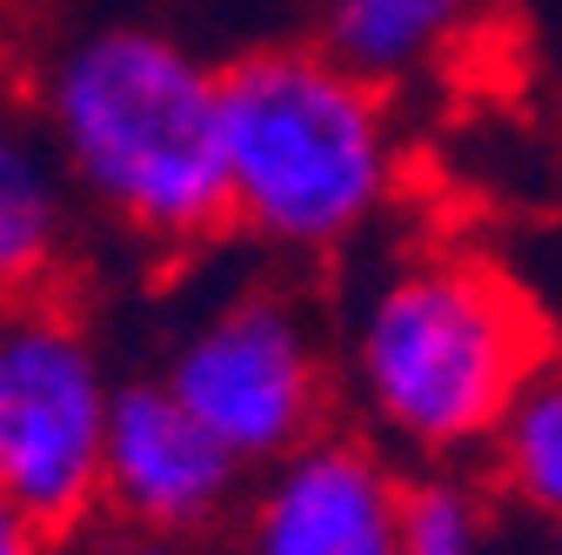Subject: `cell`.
Here are the masks:
<instances>
[{
    "mask_svg": "<svg viewBox=\"0 0 562 555\" xmlns=\"http://www.w3.org/2000/svg\"><path fill=\"white\" fill-rule=\"evenodd\" d=\"M34 127L94 222L148 254L228 235L222 67L148 21L75 27L34 81Z\"/></svg>",
    "mask_w": 562,
    "mask_h": 555,
    "instance_id": "cell-1",
    "label": "cell"
},
{
    "mask_svg": "<svg viewBox=\"0 0 562 555\" xmlns=\"http://www.w3.org/2000/svg\"><path fill=\"white\" fill-rule=\"evenodd\" d=\"M536 362L529 295L456 241H415L369 268L335 328V395L382 455L422 475L482 462Z\"/></svg>",
    "mask_w": 562,
    "mask_h": 555,
    "instance_id": "cell-2",
    "label": "cell"
},
{
    "mask_svg": "<svg viewBox=\"0 0 562 555\" xmlns=\"http://www.w3.org/2000/svg\"><path fill=\"white\" fill-rule=\"evenodd\" d=\"M228 235L274 261H335L402 201L408 148L395 94L315 41H274L222 67Z\"/></svg>",
    "mask_w": 562,
    "mask_h": 555,
    "instance_id": "cell-3",
    "label": "cell"
},
{
    "mask_svg": "<svg viewBox=\"0 0 562 555\" xmlns=\"http://www.w3.org/2000/svg\"><path fill=\"white\" fill-rule=\"evenodd\" d=\"M155 382L215 435L241 468L328 435L335 408V335L302 288L255 274L207 295L168 341Z\"/></svg>",
    "mask_w": 562,
    "mask_h": 555,
    "instance_id": "cell-4",
    "label": "cell"
},
{
    "mask_svg": "<svg viewBox=\"0 0 562 555\" xmlns=\"http://www.w3.org/2000/svg\"><path fill=\"white\" fill-rule=\"evenodd\" d=\"M114 369L81 308L54 295L0 302V496L47 535L101 509Z\"/></svg>",
    "mask_w": 562,
    "mask_h": 555,
    "instance_id": "cell-5",
    "label": "cell"
},
{
    "mask_svg": "<svg viewBox=\"0 0 562 555\" xmlns=\"http://www.w3.org/2000/svg\"><path fill=\"white\" fill-rule=\"evenodd\" d=\"M415 482L369 435H315L308 449L261 468L235 555H415Z\"/></svg>",
    "mask_w": 562,
    "mask_h": 555,
    "instance_id": "cell-6",
    "label": "cell"
},
{
    "mask_svg": "<svg viewBox=\"0 0 562 555\" xmlns=\"http://www.w3.org/2000/svg\"><path fill=\"white\" fill-rule=\"evenodd\" d=\"M248 468L207 435L194 415L148 375L121 382L101 449V509L134 535L188 542L207 535L241 502Z\"/></svg>",
    "mask_w": 562,
    "mask_h": 555,
    "instance_id": "cell-7",
    "label": "cell"
},
{
    "mask_svg": "<svg viewBox=\"0 0 562 555\" xmlns=\"http://www.w3.org/2000/svg\"><path fill=\"white\" fill-rule=\"evenodd\" d=\"M496 34V0H315V47L382 94L449 81Z\"/></svg>",
    "mask_w": 562,
    "mask_h": 555,
    "instance_id": "cell-8",
    "label": "cell"
},
{
    "mask_svg": "<svg viewBox=\"0 0 562 555\" xmlns=\"http://www.w3.org/2000/svg\"><path fill=\"white\" fill-rule=\"evenodd\" d=\"M67 248H75V194L41 127L0 107V302L54 295Z\"/></svg>",
    "mask_w": 562,
    "mask_h": 555,
    "instance_id": "cell-9",
    "label": "cell"
},
{
    "mask_svg": "<svg viewBox=\"0 0 562 555\" xmlns=\"http://www.w3.org/2000/svg\"><path fill=\"white\" fill-rule=\"evenodd\" d=\"M482 482L509 509L562 529V349H542L522 375L503 429L482 449Z\"/></svg>",
    "mask_w": 562,
    "mask_h": 555,
    "instance_id": "cell-10",
    "label": "cell"
},
{
    "mask_svg": "<svg viewBox=\"0 0 562 555\" xmlns=\"http://www.w3.org/2000/svg\"><path fill=\"white\" fill-rule=\"evenodd\" d=\"M415 555H562V529L509 509L482 475H422L408 496Z\"/></svg>",
    "mask_w": 562,
    "mask_h": 555,
    "instance_id": "cell-11",
    "label": "cell"
},
{
    "mask_svg": "<svg viewBox=\"0 0 562 555\" xmlns=\"http://www.w3.org/2000/svg\"><path fill=\"white\" fill-rule=\"evenodd\" d=\"M0 555H54V535L8 496H0Z\"/></svg>",
    "mask_w": 562,
    "mask_h": 555,
    "instance_id": "cell-12",
    "label": "cell"
}]
</instances>
